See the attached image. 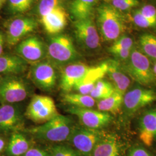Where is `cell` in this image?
<instances>
[{
    "label": "cell",
    "mask_w": 156,
    "mask_h": 156,
    "mask_svg": "<svg viewBox=\"0 0 156 156\" xmlns=\"http://www.w3.org/2000/svg\"><path fill=\"white\" fill-rule=\"evenodd\" d=\"M74 126L71 117L58 113L48 122L29 128L26 132L39 140L60 143L68 140Z\"/></svg>",
    "instance_id": "6da1fadb"
},
{
    "label": "cell",
    "mask_w": 156,
    "mask_h": 156,
    "mask_svg": "<svg viewBox=\"0 0 156 156\" xmlns=\"http://www.w3.org/2000/svg\"><path fill=\"white\" fill-rule=\"evenodd\" d=\"M121 64L130 78L140 86L147 87L156 83L151 60L136 46H134L128 59Z\"/></svg>",
    "instance_id": "7a4b0ae2"
},
{
    "label": "cell",
    "mask_w": 156,
    "mask_h": 156,
    "mask_svg": "<svg viewBox=\"0 0 156 156\" xmlns=\"http://www.w3.org/2000/svg\"><path fill=\"white\" fill-rule=\"evenodd\" d=\"M97 24L101 35L105 41H115L123 35L124 17L111 4L106 3L97 8Z\"/></svg>",
    "instance_id": "3957f363"
},
{
    "label": "cell",
    "mask_w": 156,
    "mask_h": 156,
    "mask_svg": "<svg viewBox=\"0 0 156 156\" xmlns=\"http://www.w3.org/2000/svg\"><path fill=\"white\" fill-rule=\"evenodd\" d=\"M46 49L49 62L55 67H64L76 62L79 57L72 40L66 35H58L51 38Z\"/></svg>",
    "instance_id": "277c9868"
},
{
    "label": "cell",
    "mask_w": 156,
    "mask_h": 156,
    "mask_svg": "<svg viewBox=\"0 0 156 156\" xmlns=\"http://www.w3.org/2000/svg\"><path fill=\"white\" fill-rule=\"evenodd\" d=\"M30 89L22 78L17 75H5L0 78V102L2 104H13L24 100Z\"/></svg>",
    "instance_id": "5b68a950"
},
{
    "label": "cell",
    "mask_w": 156,
    "mask_h": 156,
    "mask_svg": "<svg viewBox=\"0 0 156 156\" xmlns=\"http://www.w3.org/2000/svg\"><path fill=\"white\" fill-rule=\"evenodd\" d=\"M105 134L100 129L75 125L68 141L81 156H91L95 146Z\"/></svg>",
    "instance_id": "8992f818"
},
{
    "label": "cell",
    "mask_w": 156,
    "mask_h": 156,
    "mask_svg": "<svg viewBox=\"0 0 156 156\" xmlns=\"http://www.w3.org/2000/svg\"><path fill=\"white\" fill-rule=\"evenodd\" d=\"M156 101V90L139 85L124 94L122 108L126 115L130 116Z\"/></svg>",
    "instance_id": "52a82bcc"
},
{
    "label": "cell",
    "mask_w": 156,
    "mask_h": 156,
    "mask_svg": "<svg viewBox=\"0 0 156 156\" xmlns=\"http://www.w3.org/2000/svg\"><path fill=\"white\" fill-rule=\"evenodd\" d=\"M58 114L55 101L51 97L36 95L29 103L24 115L34 123L43 124Z\"/></svg>",
    "instance_id": "ba28073f"
},
{
    "label": "cell",
    "mask_w": 156,
    "mask_h": 156,
    "mask_svg": "<svg viewBox=\"0 0 156 156\" xmlns=\"http://www.w3.org/2000/svg\"><path fill=\"white\" fill-rule=\"evenodd\" d=\"M79 44L85 50H95L100 47V37L93 20L89 18L77 20L74 25Z\"/></svg>",
    "instance_id": "9c48e42d"
},
{
    "label": "cell",
    "mask_w": 156,
    "mask_h": 156,
    "mask_svg": "<svg viewBox=\"0 0 156 156\" xmlns=\"http://www.w3.org/2000/svg\"><path fill=\"white\" fill-rule=\"evenodd\" d=\"M67 112L78 117L82 126L90 129L101 130L109 125L112 120L110 113L91 108H80L70 106Z\"/></svg>",
    "instance_id": "30bf717a"
},
{
    "label": "cell",
    "mask_w": 156,
    "mask_h": 156,
    "mask_svg": "<svg viewBox=\"0 0 156 156\" xmlns=\"http://www.w3.org/2000/svg\"><path fill=\"white\" fill-rule=\"evenodd\" d=\"M30 76L34 84L40 90L49 92L55 88L57 74L55 66L49 61H42L34 64Z\"/></svg>",
    "instance_id": "8fae6325"
},
{
    "label": "cell",
    "mask_w": 156,
    "mask_h": 156,
    "mask_svg": "<svg viewBox=\"0 0 156 156\" xmlns=\"http://www.w3.org/2000/svg\"><path fill=\"white\" fill-rule=\"evenodd\" d=\"M16 50L18 56L33 65L42 62L47 56L46 47L42 40L37 37L23 40L17 45Z\"/></svg>",
    "instance_id": "7c38bea8"
},
{
    "label": "cell",
    "mask_w": 156,
    "mask_h": 156,
    "mask_svg": "<svg viewBox=\"0 0 156 156\" xmlns=\"http://www.w3.org/2000/svg\"><path fill=\"white\" fill-rule=\"evenodd\" d=\"M92 67L79 62H75L64 66L60 75V89L65 93L71 92L74 86L89 73Z\"/></svg>",
    "instance_id": "4fadbf2b"
},
{
    "label": "cell",
    "mask_w": 156,
    "mask_h": 156,
    "mask_svg": "<svg viewBox=\"0 0 156 156\" xmlns=\"http://www.w3.org/2000/svg\"><path fill=\"white\" fill-rule=\"evenodd\" d=\"M24 116L20 105L2 104L0 107V132H16L23 127Z\"/></svg>",
    "instance_id": "5bb4252c"
},
{
    "label": "cell",
    "mask_w": 156,
    "mask_h": 156,
    "mask_svg": "<svg viewBox=\"0 0 156 156\" xmlns=\"http://www.w3.org/2000/svg\"><path fill=\"white\" fill-rule=\"evenodd\" d=\"M37 27L36 21L31 17H18L9 22L6 30V41L8 45L14 46L32 33Z\"/></svg>",
    "instance_id": "9a60e30c"
},
{
    "label": "cell",
    "mask_w": 156,
    "mask_h": 156,
    "mask_svg": "<svg viewBox=\"0 0 156 156\" xmlns=\"http://www.w3.org/2000/svg\"><path fill=\"white\" fill-rule=\"evenodd\" d=\"M106 62V75L110 79V82L115 91L124 95L131 85V79L123 69L120 62L116 60H110Z\"/></svg>",
    "instance_id": "2e32d148"
},
{
    "label": "cell",
    "mask_w": 156,
    "mask_h": 156,
    "mask_svg": "<svg viewBox=\"0 0 156 156\" xmlns=\"http://www.w3.org/2000/svg\"><path fill=\"white\" fill-rule=\"evenodd\" d=\"M122 147L116 135L105 133L95 146L91 156H121Z\"/></svg>",
    "instance_id": "e0dca14e"
},
{
    "label": "cell",
    "mask_w": 156,
    "mask_h": 156,
    "mask_svg": "<svg viewBox=\"0 0 156 156\" xmlns=\"http://www.w3.org/2000/svg\"><path fill=\"white\" fill-rule=\"evenodd\" d=\"M107 68L108 64L106 62L92 67L89 73L82 80L74 86L73 90L78 93L89 95L94 88L97 82L106 75Z\"/></svg>",
    "instance_id": "ac0fdd59"
},
{
    "label": "cell",
    "mask_w": 156,
    "mask_h": 156,
    "mask_svg": "<svg viewBox=\"0 0 156 156\" xmlns=\"http://www.w3.org/2000/svg\"><path fill=\"white\" fill-rule=\"evenodd\" d=\"M41 21L48 33L55 35L60 33L66 26L67 13L62 6H58L46 15L41 17Z\"/></svg>",
    "instance_id": "d6986e66"
},
{
    "label": "cell",
    "mask_w": 156,
    "mask_h": 156,
    "mask_svg": "<svg viewBox=\"0 0 156 156\" xmlns=\"http://www.w3.org/2000/svg\"><path fill=\"white\" fill-rule=\"evenodd\" d=\"M140 140L147 146L156 140V116L154 109L145 112L139 120Z\"/></svg>",
    "instance_id": "ffe728a7"
},
{
    "label": "cell",
    "mask_w": 156,
    "mask_h": 156,
    "mask_svg": "<svg viewBox=\"0 0 156 156\" xmlns=\"http://www.w3.org/2000/svg\"><path fill=\"white\" fill-rule=\"evenodd\" d=\"M27 62L18 55L0 56V73L5 75H17L24 73Z\"/></svg>",
    "instance_id": "44dd1931"
},
{
    "label": "cell",
    "mask_w": 156,
    "mask_h": 156,
    "mask_svg": "<svg viewBox=\"0 0 156 156\" xmlns=\"http://www.w3.org/2000/svg\"><path fill=\"white\" fill-rule=\"evenodd\" d=\"M30 148V143L26 136L16 131L12 134L6 152L8 156H22Z\"/></svg>",
    "instance_id": "7402d4cb"
},
{
    "label": "cell",
    "mask_w": 156,
    "mask_h": 156,
    "mask_svg": "<svg viewBox=\"0 0 156 156\" xmlns=\"http://www.w3.org/2000/svg\"><path fill=\"white\" fill-rule=\"evenodd\" d=\"M123 95L115 91L109 97L96 103L98 111L109 113H117L121 110L123 106Z\"/></svg>",
    "instance_id": "603a6c76"
},
{
    "label": "cell",
    "mask_w": 156,
    "mask_h": 156,
    "mask_svg": "<svg viewBox=\"0 0 156 156\" xmlns=\"http://www.w3.org/2000/svg\"><path fill=\"white\" fill-rule=\"evenodd\" d=\"M97 1V0H73L70 6L71 13L76 20L89 18Z\"/></svg>",
    "instance_id": "cb8c5ba5"
},
{
    "label": "cell",
    "mask_w": 156,
    "mask_h": 156,
    "mask_svg": "<svg viewBox=\"0 0 156 156\" xmlns=\"http://www.w3.org/2000/svg\"><path fill=\"white\" fill-rule=\"evenodd\" d=\"M62 100L71 106L80 108H92L95 105L96 101L90 95L80 93H65L62 97Z\"/></svg>",
    "instance_id": "d4e9b609"
},
{
    "label": "cell",
    "mask_w": 156,
    "mask_h": 156,
    "mask_svg": "<svg viewBox=\"0 0 156 156\" xmlns=\"http://www.w3.org/2000/svg\"><path fill=\"white\" fill-rule=\"evenodd\" d=\"M140 50L151 60L156 61V35L151 33L142 34L139 38Z\"/></svg>",
    "instance_id": "484cf974"
},
{
    "label": "cell",
    "mask_w": 156,
    "mask_h": 156,
    "mask_svg": "<svg viewBox=\"0 0 156 156\" xmlns=\"http://www.w3.org/2000/svg\"><path fill=\"white\" fill-rule=\"evenodd\" d=\"M115 91L112 84L102 78L97 82L94 88L89 95L95 101L102 100L111 96Z\"/></svg>",
    "instance_id": "4316f807"
},
{
    "label": "cell",
    "mask_w": 156,
    "mask_h": 156,
    "mask_svg": "<svg viewBox=\"0 0 156 156\" xmlns=\"http://www.w3.org/2000/svg\"><path fill=\"white\" fill-rule=\"evenodd\" d=\"M133 39L127 35H122L114 41L109 48V52L112 54L116 51L122 50H132L134 48Z\"/></svg>",
    "instance_id": "83f0119b"
},
{
    "label": "cell",
    "mask_w": 156,
    "mask_h": 156,
    "mask_svg": "<svg viewBox=\"0 0 156 156\" xmlns=\"http://www.w3.org/2000/svg\"><path fill=\"white\" fill-rule=\"evenodd\" d=\"M34 0H8V8L13 14L28 11L33 5Z\"/></svg>",
    "instance_id": "f1b7e54d"
},
{
    "label": "cell",
    "mask_w": 156,
    "mask_h": 156,
    "mask_svg": "<svg viewBox=\"0 0 156 156\" xmlns=\"http://www.w3.org/2000/svg\"><path fill=\"white\" fill-rule=\"evenodd\" d=\"M65 0H40L38 12L41 17L44 16L58 6H62Z\"/></svg>",
    "instance_id": "f546056e"
},
{
    "label": "cell",
    "mask_w": 156,
    "mask_h": 156,
    "mask_svg": "<svg viewBox=\"0 0 156 156\" xmlns=\"http://www.w3.org/2000/svg\"><path fill=\"white\" fill-rule=\"evenodd\" d=\"M48 151L50 156H76L79 153L72 147L67 145H55Z\"/></svg>",
    "instance_id": "4dcf8cb0"
},
{
    "label": "cell",
    "mask_w": 156,
    "mask_h": 156,
    "mask_svg": "<svg viewBox=\"0 0 156 156\" xmlns=\"http://www.w3.org/2000/svg\"><path fill=\"white\" fill-rule=\"evenodd\" d=\"M106 3L113 6L119 11H129L140 4L139 0H109Z\"/></svg>",
    "instance_id": "1f68e13d"
},
{
    "label": "cell",
    "mask_w": 156,
    "mask_h": 156,
    "mask_svg": "<svg viewBox=\"0 0 156 156\" xmlns=\"http://www.w3.org/2000/svg\"><path fill=\"white\" fill-rule=\"evenodd\" d=\"M132 20L134 24L140 28H151L156 27V22L146 18L138 10H136L133 12L132 15Z\"/></svg>",
    "instance_id": "d6a6232c"
},
{
    "label": "cell",
    "mask_w": 156,
    "mask_h": 156,
    "mask_svg": "<svg viewBox=\"0 0 156 156\" xmlns=\"http://www.w3.org/2000/svg\"><path fill=\"white\" fill-rule=\"evenodd\" d=\"M138 11L146 18L156 22V7L155 6L146 4L142 6Z\"/></svg>",
    "instance_id": "836d02e7"
},
{
    "label": "cell",
    "mask_w": 156,
    "mask_h": 156,
    "mask_svg": "<svg viewBox=\"0 0 156 156\" xmlns=\"http://www.w3.org/2000/svg\"><path fill=\"white\" fill-rule=\"evenodd\" d=\"M127 156H153L145 147L140 146H134L128 152Z\"/></svg>",
    "instance_id": "e575fe53"
},
{
    "label": "cell",
    "mask_w": 156,
    "mask_h": 156,
    "mask_svg": "<svg viewBox=\"0 0 156 156\" xmlns=\"http://www.w3.org/2000/svg\"><path fill=\"white\" fill-rule=\"evenodd\" d=\"M22 156H50L49 151L39 147H31Z\"/></svg>",
    "instance_id": "d590c367"
},
{
    "label": "cell",
    "mask_w": 156,
    "mask_h": 156,
    "mask_svg": "<svg viewBox=\"0 0 156 156\" xmlns=\"http://www.w3.org/2000/svg\"><path fill=\"white\" fill-rule=\"evenodd\" d=\"M4 37L2 34L0 33V56H1L2 52H3V48H4Z\"/></svg>",
    "instance_id": "8d00e7d4"
},
{
    "label": "cell",
    "mask_w": 156,
    "mask_h": 156,
    "mask_svg": "<svg viewBox=\"0 0 156 156\" xmlns=\"http://www.w3.org/2000/svg\"><path fill=\"white\" fill-rule=\"evenodd\" d=\"M4 146H5V142L2 138H0V152L3 150Z\"/></svg>",
    "instance_id": "74e56055"
},
{
    "label": "cell",
    "mask_w": 156,
    "mask_h": 156,
    "mask_svg": "<svg viewBox=\"0 0 156 156\" xmlns=\"http://www.w3.org/2000/svg\"><path fill=\"white\" fill-rule=\"evenodd\" d=\"M153 71L156 77V61L154 62V64L153 65Z\"/></svg>",
    "instance_id": "f35d334b"
},
{
    "label": "cell",
    "mask_w": 156,
    "mask_h": 156,
    "mask_svg": "<svg viewBox=\"0 0 156 156\" xmlns=\"http://www.w3.org/2000/svg\"><path fill=\"white\" fill-rule=\"evenodd\" d=\"M6 0H0V10L2 8V6L4 5V4L5 3Z\"/></svg>",
    "instance_id": "ab89813d"
},
{
    "label": "cell",
    "mask_w": 156,
    "mask_h": 156,
    "mask_svg": "<svg viewBox=\"0 0 156 156\" xmlns=\"http://www.w3.org/2000/svg\"><path fill=\"white\" fill-rule=\"evenodd\" d=\"M154 112H155V114H156V109H154Z\"/></svg>",
    "instance_id": "60d3db41"
},
{
    "label": "cell",
    "mask_w": 156,
    "mask_h": 156,
    "mask_svg": "<svg viewBox=\"0 0 156 156\" xmlns=\"http://www.w3.org/2000/svg\"><path fill=\"white\" fill-rule=\"evenodd\" d=\"M104 1H105V2H108V1H109V0H104Z\"/></svg>",
    "instance_id": "b9f144b4"
},
{
    "label": "cell",
    "mask_w": 156,
    "mask_h": 156,
    "mask_svg": "<svg viewBox=\"0 0 156 156\" xmlns=\"http://www.w3.org/2000/svg\"><path fill=\"white\" fill-rule=\"evenodd\" d=\"M154 1H156V0H154Z\"/></svg>",
    "instance_id": "7bdbcfd3"
}]
</instances>
